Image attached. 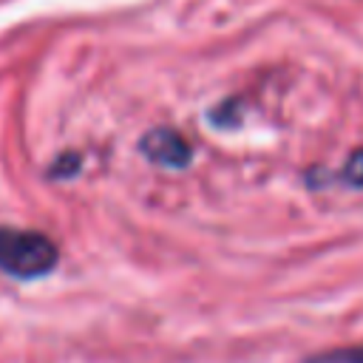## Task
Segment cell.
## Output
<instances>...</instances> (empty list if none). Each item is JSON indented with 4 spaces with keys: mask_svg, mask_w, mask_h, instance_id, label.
I'll list each match as a JSON object with an SVG mask.
<instances>
[{
    "mask_svg": "<svg viewBox=\"0 0 363 363\" xmlns=\"http://www.w3.org/2000/svg\"><path fill=\"white\" fill-rule=\"evenodd\" d=\"M346 182L354 184V187H363V150L352 153V159L346 162V170H343Z\"/></svg>",
    "mask_w": 363,
    "mask_h": 363,
    "instance_id": "277c9868",
    "label": "cell"
},
{
    "mask_svg": "<svg viewBox=\"0 0 363 363\" xmlns=\"http://www.w3.org/2000/svg\"><path fill=\"white\" fill-rule=\"evenodd\" d=\"M139 147H142V153L150 162H156L162 167H170V170L187 167L190 159H193L190 142L182 133H176L173 128H153V130H147Z\"/></svg>",
    "mask_w": 363,
    "mask_h": 363,
    "instance_id": "7a4b0ae2",
    "label": "cell"
},
{
    "mask_svg": "<svg viewBox=\"0 0 363 363\" xmlns=\"http://www.w3.org/2000/svg\"><path fill=\"white\" fill-rule=\"evenodd\" d=\"M57 264L60 250L45 233L0 227V272L20 281H34L54 272Z\"/></svg>",
    "mask_w": 363,
    "mask_h": 363,
    "instance_id": "6da1fadb",
    "label": "cell"
},
{
    "mask_svg": "<svg viewBox=\"0 0 363 363\" xmlns=\"http://www.w3.org/2000/svg\"><path fill=\"white\" fill-rule=\"evenodd\" d=\"M303 363H363V343L343 346V349H326V352L309 354Z\"/></svg>",
    "mask_w": 363,
    "mask_h": 363,
    "instance_id": "3957f363",
    "label": "cell"
}]
</instances>
